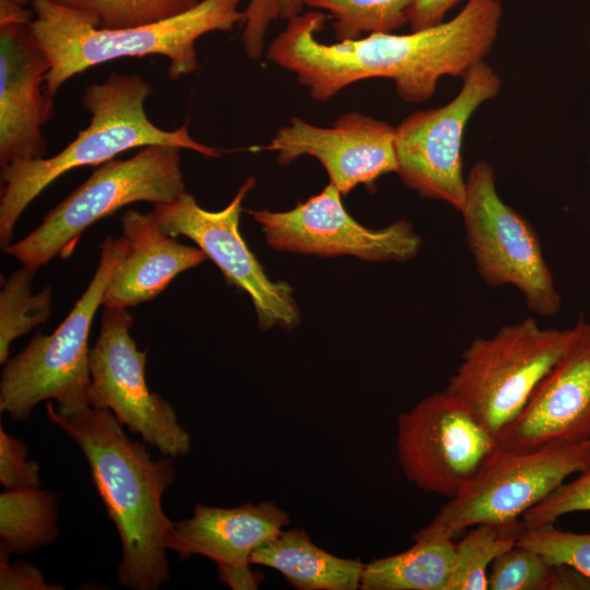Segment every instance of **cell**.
I'll list each match as a JSON object with an SVG mask.
<instances>
[{"label":"cell","instance_id":"obj_1","mask_svg":"<svg viewBox=\"0 0 590 590\" xmlns=\"http://www.w3.org/2000/svg\"><path fill=\"white\" fill-rule=\"evenodd\" d=\"M498 0H468L450 21L410 34L374 33L324 44L316 34L327 15L309 11L288 19L270 44L267 59L294 73L317 102L362 80L387 78L408 103L433 96L445 75L463 76L489 54L502 19Z\"/></svg>","mask_w":590,"mask_h":590},{"label":"cell","instance_id":"obj_2","mask_svg":"<svg viewBox=\"0 0 590 590\" xmlns=\"http://www.w3.org/2000/svg\"><path fill=\"white\" fill-rule=\"evenodd\" d=\"M46 413L84 455L117 529L122 545L119 583L133 590L160 589L170 580L166 542L175 522L162 500L176 480L174 458L153 459L145 442L131 439L108 410L87 406L63 415L48 401Z\"/></svg>","mask_w":590,"mask_h":590},{"label":"cell","instance_id":"obj_3","mask_svg":"<svg viewBox=\"0 0 590 590\" xmlns=\"http://www.w3.org/2000/svg\"><path fill=\"white\" fill-rule=\"evenodd\" d=\"M152 85L139 74L110 73L88 84L82 107L88 126L62 151L50 157L21 161L1 168L0 245L11 244L14 226L30 203L51 182L71 169L101 165L126 151L149 145H172L217 157L221 151L196 141L187 123L164 130L145 111Z\"/></svg>","mask_w":590,"mask_h":590},{"label":"cell","instance_id":"obj_4","mask_svg":"<svg viewBox=\"0 0 590 590\" xmlns=\"http://www.w3.org/2000/svg\"><path fill=\"white\" fill-rule=\"evenodd\" d=\"M241 0H201L190 11L157 24L128 28L95 27L82 13L52 0H32L30 30L44 51L50 97L72 76L120 58L161 56L172 80L198 69L197 40L211 32H229L245 20Z\"/></svg>","mask_w":590,"mask_h":590},{"label":"cell","instance_id":"obj_5","mask_svg":"<svg viewBox=\"0 0 590 590\" xmlns=\"http://www.w3.org/2000/svg\"><path fill=\"white\" fill-rule=\"evenodd\" d=\"M129 249L128 240L107 237L101 245L98 267L81 298L62 323L48 335L36 333L31 342L3 364L0 411L25 422L42 401L55 400L63 415L88 405V333L103 302L108 281Z\"/></svg>","mask_w":590,"mask_h":590},{"label":"cell","instance_id":"obj_6","mask_svg":"<svg viewBox=\"0 0 590 590\" xmlns=\"http://www.w3.org/2000/svg\"><path fill=\"white\" fill-rule=\"evenodd\" d=\"M177 146L149 145L126 160L105 162L58 203L40 225L3 251L36 272L55 257L67 258L96 221L138 201L168 203L186 192Z\"/></svg>","mask_w":590,"mask_h":590},{"label":"cell","instance_id":"obj_7","mask_svg":"<svg viewBox=\"0 0 590 590\" xmlns=\"http://www.w3.org/2000/svg\"><path fill=\"white\" fill-rule=\"evenodd\" d=\"M570 331L533 318L505 324L470 343L445 389L497 439L559 359Z\"/></svg>","mask_w":590,"mask_h":590},{"label":"cell","instance_id":"obj_8","mask_svg":"<svg viewBox=\"0 0 590 590\" xmlns=\"http://www.w3.org/2000/svg\"><path fill=\"white\" fill-rule=\"evenodd\" d=\"M589 463V441H553L532 451L498 447L464 488L414 534L453 540L476 524L516 522Z\"/></svg>","mask_w":590,"mask_h":590},{"label":"cell","instance_id":"obj_9","mask_svg":"<svg viewBox=\"0 0 590 590\" xmlns=\"http://www.w3.org/2000/svg\"><path fill=\"white\" fill-rule=\"evenodd\" d=\"M467 245L481 279L510 285L543 317L560 311L562 299L531 223L499 197L493 167L476 162L465 177L461 209Z\"/></svg>","mask_w":590,"mask_h":590},{"label":"cell","instance_id":"obj_10","mask_svg":"<svg viewBox=\"0 0 590 590\" xmlns=\"http://www.w3.org/2000/svg\"><path fill=\"white\" fill-rule=\"evenodd\" d=\"M462 80L461 90L449 103L414 111L394 133L396 173L404 186L459 212L465 200L461 148L467 123L502 87L499 75L485 60L470 68Z\"/></svg>","mask_w":590,"mask_h":590},{"label":"cell","instance_id":"obj_11","mask_svg":"<svg viewBox=\"0 0 590 590\" xmlns=\"http://www.w3.org/2000/svg\"><path fill=\"white\" fill-rule=\"evenodd\" d=\"M132 321L128 308H104L98 338L90 350L88 405L110 411L162 455L186 456L190 434L172 403L148 388L146 351H139L130 334Z\"/></svg>","mask_w":590,"mask_h":590},{"label":"cell","instance_id":"obj_12","mask_svg":"<svg viewBox=\"0 0 590 590\" xmlns=\"http://www.w3.org/2000/svg\"><path fill=\"white\" fill-rule=\"evenodd\" d=\"M498 447L496 437L446 389L398 416L400 465L427 493L457 496Z\"/></svg>","mask_w":590,"mask_h":590},{"label":"cell","instance_id":"obj_13","mask_svg":"<svg viewBox=\"0 0 590 590\" xmlns=\"http://www.w3.org/2000/svg\"><path fill=\"white\" fill-rule=\"evenodd\" d=\"M255 184L247 178L220 211L204 210L186 191L172 202L155 204L152 212L164 232L193 240L231 284L249 295L262 329H293L300 320L293 288L267 275L239 232L243 202Z\"/></svg>","mask_w":590,"mask_h":590},{"label":"cell","instance_id":"obj_14","mask_svg":"<svg viewBox=\"0 0 590 590\" xmlns=\"http://www.w3.org/2000/svg\"><path fill=\"white\" fill-rule=\"evenodd\" d=\"M341 193L329 182L321 192L284 212L249 211L274 249L321 257L354 256L367 261H406L422 238L405 220L374 229L344 209Z\"/></svg>","mask_w":590,"mask_h":590},{"label":"cell","instance_id":"obj_15","mask_svg":"<svg viewBox=\"0 0 590 590\" xmlns=\"http://www.w3.org/2000/svg\"><path fill=\"white\" fill-rule=\"evenodd\" d=\"M33 11L0 2V168L45 157L42 131L54 113L45 92L49 62L36 43Z\"/></svg>","mask_w":590,"mask_h":590},{"label":"cell","instance_id":"obj_16","mask_svg":"<svg viewBox=\"0 0 590 590\" xmlns=\"http://www.w3.org/2000/svg\"><path fill=\"white\" fill-rule=\"evenodd\" d=\"M394 133L396 127L357 111L328 128L292 117L262 149L276 152L282 165L302 155L316 157L330 182L346 196L358 185L371 189L380 176L397 172Z\"/></svg>","mask_w":590,"mask_h":590},{"label":"cell","instance_id":"obj_17","mask_svg":"<svg viewBox=\"0 0 590 590\" xmlns=\"http://www.w3.org/2000/svg\"><path fill=\"white\" fill-rule=\"evenodd\" d=\"M590 440V321L571 328L556 364L521 413L497 436L500 448L532 451L553 441Z\"/></svg>","mask_w":590,"mask_h":590},{"label":"cell","instance_id":"obj_18","mask_svg":"<svg viewBox=\"0 0 590 590\" xmlns=\"http://www.w3.org/2000/svg\"><path fill=\"white\" fill-rule=\"evenodd\" d=\"M288 523L287 512L272 500L233 508L197 504L189 519L175 522L166 547L181 559L201 555L213 560L232 589H256L262 575L250 569V557Z\"/></svg>","mask_w":590,"mask_h":590},{"label":"cell","instance_id":"obj_19","mask_svg":"<svg viewBox=\"0 0 590 590\" xmlns=\"http://www.w3.org/2000/svg\"><path fill=\"white\" fill-rule=\"evenodd\" d=\"M121 227L129 249L108 281L105 307L129 308L152 300L179 273L208 259L199 247L184 245L164 232L152 211L128 210Z\"/></svg>","mask_w":590,"mask_h":590},{"label":"cell","instance_id":"obj_20","mask_svg":"<svg viewBox=\"0 0 590 590\" xmlns=\"http://www.w3.org/2000/svg\"><path fill=\"white\" fill-rule=\"evenodd\" d=\"M250 563L280 571L300 590H356L366 565L320 548L305 530L297 529L282 531L257 548Z\"/></svg>","mask_w":590,"mask_h":590},{"label":"cell","instance_id":"obj_21","mask_svg":"<svg viewBox=\"0 0 590 590\" xmlns=\"http://www.w3.org/2000/svg\"><path fill=\"white\" fill-rule=\"evenodd\" d=\"M414 544L398 554L365 565L364 590H447L455 542L414 534Z\"/></svg>","mask_w":590,"mask_h":590},{"label":"cell","instance_id":"obj_22","mask_svg":"<svg viewBox=\"0 0 590 590\" xmlns=\"http://www.w3.org/2000/svg\"><path fill=\"white\" fill-rule=\"evenodd\" d=\"M58 495L37 488L0 494V551L26 554L50 545L59 535Z\"/></svg>","mask_w":590,"mask_h":590},{"label":"cell","instance_id":"obj_23","mask_svg":"<svg viewBox=\"0 0 590 590\" xmlns=\"http://www.w3.org/2000/svg\"><path fill=\"white\" fill-rule=\"evenodd\" d=\"M524 526L522 521L507 524L473 526L455 542L453 564L447 590H486L488 570L494 559L516 544Z\"/></svg>","mask_w":590,"mask_h":590},{"label":"cell","instance_id":"obj_24","mask_svg":"<svg viewBox=\"0 0 590 590\" xmlns=\"http://www.w3.org/2000/svg\"><path fill=\"white\" fill-rule=\"evenodd\" d=\"M34 271L22 267L2 284L0 292V364L9 359L10 346L19 337L44 323L51 308V288L34 294Z\"/></svg>","mask_w":590,"mask_h":590},{"label":"cell","instance_id":"obj_25","mask_svg":"<svg viewBox=\"0 0 590 590\" xmlns=\"http://www.w3.org/2000/svg\"><path fill=\"white\" fill-rule=\"evenodd\" d=\"M415 0H305V5L328 11L334 19L338 42L361 38L363 32L392 33L408 24Z\"/></svg>","mask_w":590,"mask_h":590},{"label":"cell","instance_id":"obj_26","mask_svg":"<svg viewBox=\"0 0 590 590\" xmlns=\"http://www.w3.org/2000/svg\"><path fill=\"white\" fill-rule=\"evenodd\" d=\"M82 13L98 28L157 24L193 9L201 0H52Z\"/></svg>","mask_w":590,"mask_h":590},{"label":"cell","instance_id":"obj_27","mask_svg":"<svg viewBox=\"0 0 590 590\" xmlns=\"http://www.w3.org/2000/svg\"><path fill=\"white\" fill-rule=\"evenodd\" d=\"M553 565L540 553L520 544L498 555L492 563L489 590H548Z\"/></svg>","mask_w":590,"mask_h":590},{"label":"cell","instance_id":"obj_28","mask_svg":"<svg viewBox=\"0 0 590 590\" xmlns=\"http://www.w3.org/2000/svg\"><path fill=\"white\" fill-rule=\"evenodd\" d=\"M516 543L536 551L552 565L571 566L590 578V533L563 531L553 523L523 528Z\"/></svg>","mask_w":590,"mask_h":590},{"label":"cell","instance_id":"obj_29","mask_svg":"<svg viewBox=\"0 0 590 590\" xmlns=\"http://www.w3.org/2000/svg\"><path fill=\"white\" fill-rule=\"evenodd\" d=\"M590 511V463L571 482H564L522 516L524 528L553 524L559 517Z\"/></svg>","mask_w":590,"mask_h":590},{"label":"cell","instance_id":"obj_30","mask_svg":"<svg viewBox=\"0 0 590 590\" xmlns=\"http://www.w3.org/2000/svg\"><path fill=\"white\" fill-rule=\"evenodd\" d=\"M27 446L0 426V483L4 489L40 487V470L27 460Z\"/></svg>","mask_w":590,"mask_h":590},{"label":"cell","instance_id":"obj_31","mask_svg":"<svg viewBox=\"0 0 590 590\" xmlns=\"http://www.w3.org/2000/svg\"><path fill=\"white\" fill-rule=\"evenodd\" d=\"M280 0H249L244 10L245 20L240 40L247 57L261 58L266 34L270 24L279 17Z\"/></svg>","mask_w":590,"mask_h":590},{"label":"cell","instance_id":"obj_32","mask_svg":"<svg viewBox=\"0 0 590 590\" xmlns=\"http://www.w3.org/2000/svg\"><path fill=\"white\" fill-rule=\"evenodd\" d=\"M9 554L0 551L1 590H62L64 587L49 585L45 576L34 565L25 560L11 563Z\"/></svg>","mask_w":590,"mask_h":590},{"label":"cell","instance_id":"obj_33","mask_svg":"<svg viewBox=\"0 0 590 590\" xmlns=\"http://www.w3.org/2000/svg\"><path fill=\"white\" fill-rule=\"evenodd\" d=\"M460 0H415L408 11L412 31L432 27L444 22L447 12Z\"/></svg>","mask_w":590,"mask_h":590},{"label":"cell","instance_id":"obj_34","mask_svg":"<svg viewBox=\"0 0 590 590\" xmlns=\"http://www.w3.org/2000/svg\"><path fill=\"white\" fill-rule=\"evenodd\" d=\"M557 589H590V578L571 566L564 564L553 565L548 590Z\"/></svg>","mask_w":590,"mask_h":590},{"label":"cell","instance_id":"obj_35","mask_svg":"<svg viewBox=\"0 0 590 590\" xmlns=\"http://www.w3.org/2000/svg\"><path fill=\"white\" fill-rule=\"evenodd\" d=\"M305 0H280L279 17L288 20L300 14Z\"/></svg>","mask_w":590,"mask_h":590},{"label":"cell","instance_id":"obj_36","mask_svg":"<svg viewBox=\"0 0 590 590\" xmlns=\"http://www.w3.org/2000/svg\"><path fill=\"white\" fill-rule=\"evenodd\" d=\"M0 2L13 4L21 8H26L28 4H31L32 0H0Z\"/></svg>","mask_w":590,"mask_h":590},{"label":"cell","instance_id":"obj_37","mask_svg":"<svg viewBox=\"0 0 590 590\" xmlns=\"http://www.w3.org/2000/svg\"><path fill=\"white\" fill-rule=\"evenodd\" d=\"M590 442V440H588Z\"/></svg>","mask_w":590,"mask_h":590}]
</instances>
